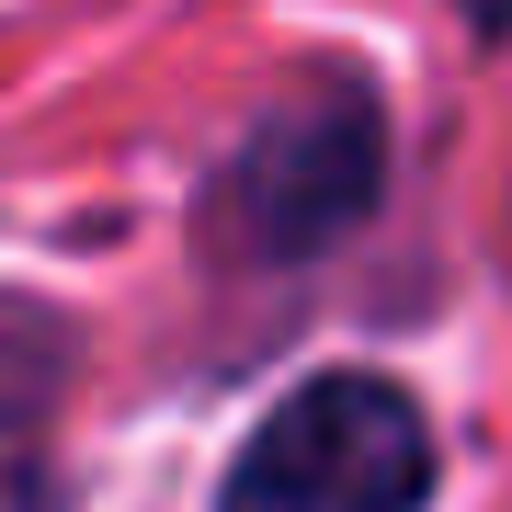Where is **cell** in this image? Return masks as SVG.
<instances>
[{"label":"cell","mask_w":512,"mask_h":512,"mask_svg":"<svg viewBox=\"0 0 512 512\" xmlns=\"http://www.w3.org/2000/svg\"><path fill=\"white\" fill-rule=\"evenodd\" d=\"M433 433L387 376H308L228 467V512H421Z\"/></svg>","instance_id":"6da1fadb"},{"label":"cell","mask_w":512,"mask_h":512,"mask_svg":"<svg viewBox=\"0 0 512 512\" xmlns=\"http://www.w3.org/2000/svg\"><path fill=\"white\" fill-rule=\"evenodd\" d=\"M57 387H69V330L46 308H23V296H0V512L23 501V478L46 456Z\"/></svg>","instance_id":"3957f363"},{"label":"cell","mask_w":512,"mask_h":512,"mask_svg":"<svg viewBox=\"0 0 512 512\" xmlns=\"http://www.w3.org/2000/svg\"><path fill=\"white\" fill-rule=\"evenodd\" d=\"M387 183V126L365 92H308L285 114H262L251 148L228 160V217L262 262H296V251H330L353 217L376 205Z\"/></svg>","instance_id":"7a4b0ae2"}]
</instances>
